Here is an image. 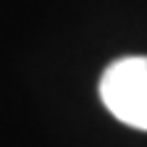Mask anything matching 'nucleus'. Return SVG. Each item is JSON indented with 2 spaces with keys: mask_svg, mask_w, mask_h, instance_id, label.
<instances>
[{
  "mask_svg": "<svg viewBox=\"0 0 147 147\" xmlns=\"http://www.w3.org/2000/svg\"><path fill=\"white\" fill-rule=\"evenodd\" d=\"M100 97L121 123L147 131V55L113 61L100 79Z\"/></svg>",
  "mask_w": 147,
  "mask_h": 147,
  "instance_id": "nucleus-1",
  "label": "nucleus"
}]
</instances>
